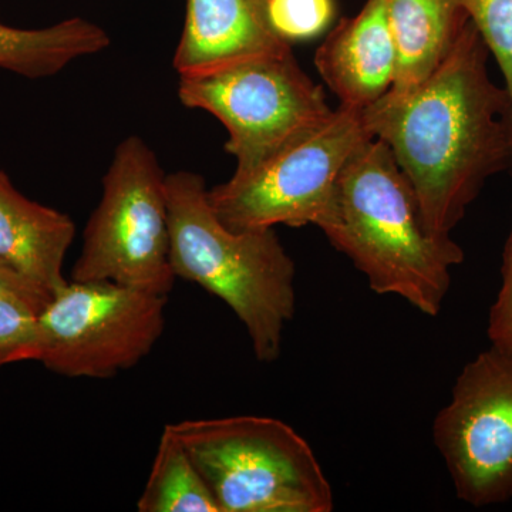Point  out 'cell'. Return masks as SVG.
I'll list each match as a JSON object with an SVG mask.
<instances>
[{
    "label": "cell",
    "instance_id": "cell-1",
    "mask_svg": "<svg viewBox=\"0 0 512 512\" xmlns=\"http://www.w3.org/2000/svg\"><path fill=\"white\" fill-rule=\"evenodd\" d=\"M488 56L468 20L426 82L362 111L370 136L390 148L412 184L433 238H451L488 178L512 161L510 99L491 80Z\"/></svg>",
    "mask_w": 512,
    "mask_h": 512
},
{
    "label": "cell",
    "instance_id": "cell-2",
    "mask_svg": "<svg viewBox=\"0 0 512 512\" xmlns=\"http://www.w3.org/2000/svg\"><path fill=\"white\" fill-rule=\"evenodd\" d=\"M377 295L400 296L427 316L439 315L451 268L464 261L453 238L431 237L412 184L379 138L357 147L340 171L318 224Z\"/></svg>",
    "mask_w": 512,
    "mask_h": 512
},
{
    "label": "cell",
    "instance_id": "cell-3",
    "mask_svg": "<svg viewBox=\"0 0 512 512\" xmlns=\"http://www.w3.org/2000/svg\"><path fill=\"white\" fill-rule=\"evenodd\" d=\"M165 187L175 276L221 299L247 330L256 359L275 362L296 312V266L274 228L227 227L200 174H167Z\"/></svg>",
    "mask_w": 512,
    "mask_h": 512
},
{
    "label": "cell",
    "instance_id": "cell-4",
    "mask_svg": "<svg viewBox=\"0 0 512 512\" xmlns=\"http://www.w3.org/2000/svg\"><path fill=\"white\" fill-rule=\"evenodd\" d=\"M221 512H330L333 491L308 441L272 417L168 424Z\"/></svg>",
    "mask_w": 512,
    "mask_h": 512
},
{
    "label": "cell",
    "instance_id": "cell-5",
    "mask_svg": "<svg viewBox=\"0 0 512 512\" xmlns=\"http://www.w3.org/2000/svg\"><path fill=\"white\" fill-rule=\"evenodd\" d=\"M165 180L143 138L121 141L104 175L99 205L84 228L70 281L170 295L177 276L171 266Z\"/></svg>",
    "mask_w": 512,
    "mask_h": 512
},
{
    "label": "cell",
    "instance_id": "cell-6",
    "mask_svg": "<svg viewBox=\"0 0 512 512\" xmlns=\"http://www.w3.org/2000/svg\"><path fill=\"white\" fill-rule=\"evenodd\" d=\"M178 97L228 131L225 150L247 174L332 116L322 86L291 52L258 57L204 76L180 77Z\"/></svg>",
    "mask_w": 512,
    "mask_h": 512
},
{
    "label": "cell",
    "instance_id": "cell-7",
    "mask_svg": "<svg viewBox=\"0 0 512 512\" xmlns=\"http://www.w3.org/2000/svg\"><path fill=\"white\" fill-rule=\"evenodd\" d=\"M168 296L110 282H74L39 313V357L50 372L110 379L137 366L163 336Z\"/></svg>",
    "mask_w": 512,
    "mask_h": 512
},
{
    "label": "cell",
    "instance_id": "cell-8",
    "mask_svg": "<svg viewBox=\"0 0 512 512\" xmlns=\"http://www.w3.org/2000/svg\"><path fill=\"white\" fill-rule=\"evenodd\" d=\"M360 111L333 110L315 130L293 141L247 174L208 188L212 210L227 227H318L328 211L340 171L369 140Z\"/></svg>",
    "mask_w": 512,
    "mask_h": 512
},
{
    "label": "cell",
    "instance_id": "cell-9",
    "mask_svg": "<svg viewBox=\"0 0 512 512\" xmlns=\"http://www.w3.org/2000/svg\"><path fill=\"white\" fill-rule=\"evenodd\" d=\"M457 497L473 507L512 498V350L491 345L458 375L433 421Z\"/></svg>",
    "mask_w": 512,
    "mask_h": 512
},
{
    "label": "cell",
    "instance_id": "cell-10",
    "mask_svg": "<svg viewBox=\"0 0 512 512\" xmlns=\"http://www.w3.org/2000/svg\"><path fill=\"white\" fill-rule=\"evenodd\" d=\"M268 0H187L174 55L180 77L204 76L258 57L291 52L268 19Z\"/></svg>",
    "mask_w": 512,
    "mask_h": 512
},
{
    "label": "cell",
    "instance_id": "cell-11",
    "mask_svg": "<svg viewBox=\"0 0 512 512\" xmlns=\"http://www.w3.org/2000/svg\"><path fill=\"white\" fill-rule=\"evenodd\" d=\"M315 66L343 109L362 113L382 99L396 74L384 0H367L355 18L343 19L316 50Z\"/></svg>",
    "mask_w": 512,
    "mask_h": 512
},
{
    "label": "cell",
    "instance_id": "cell-12",
    "mask_svg": "<svg viewBox=\"0 0 512 512\" xmlns=\"http://www.w3.org/2000/svg\"><path fill=\"white\" fill-rule=\"evenodd\" d=\"M76 227L69 215L16 190L0 170V262L50 295L69 284L64 258Z\"/></svg>",
    "mask_w": 512,
    "mask_h": 512
},
{
    "label": "cell",
    "instance_id": "cell-13",
    "mask_svg": "<svg viewBox=\"0 0 512 512\" xmlns=\"http://www.w3.org/2000/svg\"><path fill=\"white\" fill-rule=\"evenodd\" d=\"M396 50L389 96H406L426 82L468 22L457 0H384Z\"/></svg>",
    "mask_w": 512,
    "mask_h": 512
},
{
    "label": "cell",
    "instance_id": "cell-14",
    "mask_svg": "<svg viewBox=\"0 0 512 512\" xmlns=\"http://www.w3.org/2000/svg\"><path fill=\"white\" fill-rule=\"evenodd\" d=\"M110 36L82 18L63 20L45 29H15L0 23V69L29 79L53 76L80 57L96 55Z\"/></svg>",
    "mask_w": 512,
    "mask_h": 512
},
{
    "label": "cell",
    "instance_id": "cell-15",
    "mask_svg": "<svg viewBox=\"0 0 512 512\" xmlns=\"http://www.w3.org/2000/svg\"><path fill=\"white\" fill-rule=\"evenodd\" d=\"M140 512H221L187 448L165 426L143 493Z\"/></svg>",
    "mask_w": 512,
    "mask_h": 512
},
{
    "label": "cell",
    "instance_id": "cell-16",
    "mask_svg": "<svg viewBox=\"0 0 512 512\" xmlns=\"http://www.w3.org/2000/svg\"><path fill=\"white\" fill-rule=\"evenodd\" d=\"M268 19L276 35L292 42L325 32L335 16L333 0H268Z\"/></svg>",
    "mask_w": 512,
    "mask_h": 512
},
{
    "label": "cell",
    "instance_id": "cell-17",
    "mask_svg": "<svg viewBox=\"0 0 512 512\" xmlns=\"http://www.w3.org/2000/svg\"><path fill=\"white\" fill-rule=\"evenodd\" d=\"M39 312L15 298H0V369L39 357Z\"/></svg>",
    "mask_w": 512,
    "mask_h": 512
},
{
    "label": "cell",
    "instance_id": "cell-18",
    "mask_svg": "<svg viewBox=\"0 0 512 512\" xmlns=\"http://www.w3.org/2000/svg\"><path fill=\"white\" fill-rule=\"evenodd\" d=\"M474 23L495 62L512 50V0H457Z\"/></svg>",
    "mask_w": 512,
    "mask_h": 512
},
{
    "label": "cell",
    "instance_id": "cell-19",
    "mask_svg": "<svg viewBox=\"0 0 512 512\" xmlns=\"http://www.w3.org/2000/svg\"><path fill=\"white\" fill-rule=\"evenodd\" d=\"M503 282L488 319L491 345L512 350V228L503 259Z\"/></svg>",
    "mask_w": 512,
    "mask_h": 512
},
{
    "label": "cell",
    "instance_id": "cell-20",
    "mask_svg": "<svg viewBox=\"0 0 512 512\" xmlns=\"http://www.w3.org/2000/svg\"><path fill=\"white\" fill-rule=\"evenodd\" d=\"M0 298H15L42 312L52 295L0 262Z\"/></svg>",
    "mask_w": 512,
    "mask_h": 512
}]
</instances>
